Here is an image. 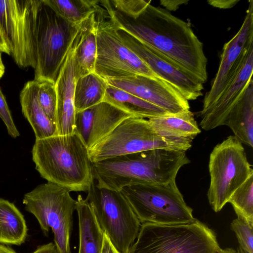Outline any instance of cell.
Wrapping results in <instances>:
<instances>
[{
    "instance_id": "cell-1",
    "label": "cell",
    "mask_w": 253,
    "mask_h": 253,
    "mask_svg": "<svg viewBox=\"0 0 253 253\" xmlns=\"http://www.w3.org/2000/svg\"><path fill=\"white\" fill-rule=\"evenodd\" d=\"M100 2L117 28L172 61L202 84L207 82L208 59L203 44L190 24L151 3L136 13L126 15L115 9L109 0Z\"/></svg>"
},
{
    "instance_id": "cell-2",
    "label": "cell",
    "mask_w": 253,
    "mask_h": 253,
    "mask_svg": "<svg viewBox=\"0 0 253 253\" xmlns=\"http://www.w3.org/2000/svg\"><path fill=\"white\" fill-rule=\"evenodd\" d=\"M190 163L185 151L158 148L92 163V172L98 187L120 191L132 185L174 181L179 169Z\"/></svg>"
},
{
    "instance_id": "cell-3",
    "label": "cell",
    "mask_w": 253,
    "mask_h": 253,
    "mask_svg": "<svg viewBox=\"0 0 253 253\" xmlns=\"http://www.w3.org/2000/svg\"><path fill=\"white\" fill-rule=\"evenodd\" d=\"M32 153L36 169L49 182L78 192L88 191L94 180L88 149L76 130L36 139Z\"/></svg>"
},
{
    "instance_id": "cell-4",
    "label": "cell",
    "mask_w": 253,
    "mask_h": 253,
    "mask_svg": "<svg viewBox=\"0 0 253 253\" xmlns=\"http://www.w3.org/2000/svg\"><path fill=\"white\" fill-rule=\"evenodd\" d=\"M215 232L196 219L187 223H143L128 253H219Z\"/></svg>"
},
{
    "instance_id": "cell-5",
    "label": "cell",
    "mask_w": 253,
    "mask_h": 253,
    "mask_svg": "<svg viewBox=\"0 0 253 253\" xmlns=\"http://www.w3.org/2000/svg\"><path fill=\"white\" fill-rule=\"evenodd\" d=\"M68 189L48 182L42 184L24 196L27 211L37 219L43 234L50 229L59 253H71L70 240L76 201Z\"/></svg>"
},
{
    "instance_id": "cell-6",
    "label": "cell",
    "mask_w": 253,
    "mask_h": 253,
    "mask_svg": "<svg viewBox=\"0 0 253 253\" xmlns=\"http://www.w3.org/2000/svg\"><path fill=\"white\" fill-rule=\"evenodd\" d=\"M193 139L159 134L146 119L130 117L88 150L92 163L111 157L164 148L186 151Z\"/></svg>"
},
{
    "instance_id": "cell-7",
    "label": "cell",
    "mask_w": 253,
    "mask_h": 253,
    "mask_svg": "<svg viewBox=\"0 0 253 253\" xmlns=\"http://www.w3.org/2000/svg\"><path fill=\"white\" fill-rule=\"evenodd\" d=\"M120 192L142 223L179 224L196 219L175 180L162 184L127 186Z\"/></svg>"
},
{
    "instance_id": "cell-8",
    "label": "cell",
    "mask_w": 253,
    "mask_h": 253,
    "mask_svg": "<svg viewBox=\"0 0 253 253\" xmlns=\"http://www.w3.org/2000/svg\"><path fill=\"white\" fill-rule=\"evenodd\" d=\"M81 24L66 21L42 0L38 21L34 80L55 84Z\"/></svg>"
},
{
    "instance_id": "cell-9",
    "label": "cell",
    "mask_w": 253,
    "mask_h": 253,
    "mask_svg": "<svg viewBox=\"0 0 253 253\" xmlns=\"http://www.w3.org/2000/svg\"><path fill=\"white\" fill-rule=\"evenodd\" d=\"M209 170L210 183L207 197L216 212L222 209L234 191L253 175L243 144L233 135L213 148L210 155Z\"/></svg>"
},
{
    "instance_id": "cell-10",
    "label": "cell",
    "mask_w": 253,
    "mask_h": 253,
    "mask_svg": "<svg viewBox=\"0 0 253 253\" xmlns=\"http://www.w3.org/2000/svg\"><path fill=\"white\" fill-rule=\"evenodd\" d=\"M85 200L104 233L120 253H128L141 222L120 191L98 187L95 180Z\"/></svg>"
},
{
    "instance_id": "cell-11",
    "label": "cell",
    "mask_w": 253,
    "mask_h": 253,
    "mask_svg": "<svg viewBox=\"0 0 253 253\" xmlns=\"http://www.w3.org/2000/svg\"><path fill=\"white\" fill-rule=\"evenodd\" d=\"M42 0H0V21L10 46V55L21 68L36 62V38Z\"/></svg>"
},
{
    "instance_id": "cell-12",
    "label": "cell",
    "mask_w": 253,
    "mask_h": 253,
    "mask_svg": "<svg viewBox=\"0 0 253 253\" xmlns=\"http://www.w3.org/2000/svg\"><path fill=\"white\" fill-rule=\"evenodd\" d=\"M102 8L96 13L97 55L94 72L105 80L135 75L157 76L123 42Z\"/></svg>"
},
{
    "instance_id": "cell-13",
    "label": "cell",
    "mask_w": 253,
    "mask_h": 253,
    "mask_svg": "<svg viewBox=\"0 0 253 253\" xmlns=\"http://www.w3.org/2000/svg\"><path fill=\"white\" fill-rule=\"evenodd\" d=\"M253 41H251L230 70L218 97L207 110L198 113L203 129L210 130L224 125L231 109L253 79Z\"/></svg>"
},
{
    "instance_id": "cell-14",
    "label": "cell",
    "mask_w": 253,
    "mask_h": 253,
    "mask_svg": "<svg viewBox=\"0 0 253 253\" xmlns=\"http://www.w3.org/2000/svg\"><path fill=\"white\" fill-rule=\"evenodd\" d=\"M124 43L158 77L176 89L188 101L203 95V84L172 61L146 46L126 31L117 28Z\"/></svg>"
},
{
    "instance_id": "cell-15",
    "label": "cell",
    "mask_w": 253,
    "mask_h": 253,
    "mask_svg": "<svg viewBox=\"0 0 253 253\" xmlns=\"http://www.w3.org/2000/svg\"><path fill=\"white\" fill-rule=\"evenodd\" d=\"M106 80L109 84L130 93L168 113L190 110L188 101L171 84L157 76L135 75Z\"/></svg>"
},
{
    "instance_id": "cell-16",
    "label": "cell",
    "mask_w": 253,
    "mask_h": 253,
    "mask_svg": "<svg viewBox=\"0 0 253 253\" xmlns=\"http://www.w3.org/2000/svg\"><path fill=\"white\" fill-rule=\"evenodd\" d=\"M133 116L103 101L76 113L75 130L89 150L110 133L124 120Z\"/></svg>"
},
{
    "instance_id": "cell-17",
    "label": "cell",
    "mask_w": 253,
    "mask_h": 253,
    "mask_svg": "<svg viewBox=\"0 0 253 253\" xmlns=\"http://www.w3.org/2000/svg\"><path fill=\"white\" fill-rule=\"evenodd\" d=\"M253 40V1L249 5L244 21L235 36L223 46L218 69L212 82L211 87L206 94L202 109L207 110L222 91L232 67L247 44Z\"/></svg>"
},
{
    "instance_id": "cell-18",
    "label": "cell",
    "mask_w": 253,
    "mask_h": 253,
    "mask_svg": "<svg viewBox=\"0 0 253 253\" xmlns=\"http://www.w3.org/2000/svg\"><path fill=\"white\" fill-rule=\"evenodd\" d=\"M74 41L55 83L57 93L56 135L71 134L75 130L76 111L74 89Z\"/></svg>"
},
{
    "instance_id": "cell-19",
    "label": "cell",
    "mask_w": 253,
    "mask_h": 253,
    "mask_svg": "<svg viewBox=\"0 0 253 253\" xmlns=\"http://www.w3.org/2000/svg\"><path fill=\"white\" fill-rule=\"evenodd\" d=\"M96 13L82 23L74 40L76 80L94 72L97 55Z\"/></svg>"
},
{
    "instance_id": "cell-20",
    "label": "cell",
    "mask_w": 253,
    "mask_h": 253,
    "mask_svg": "<svg viewBox=\"0 0 253 253\" xmlns=\"http://www.w3.org/2000/svg\"><path fill=\"white\" fill-rule=\"evenodd\" d=\"M242 144L253 147V80L231 109L224 123Z\"/></svg>"
},
{
    "instance_id": "cell-21",
    "label": "cell",
    "mask_w": 253,
    "mask_h": 253,
    "mask_svg": "<svg viewBox=\"0 0 253 253\" xmlns=\"http://www.w3.org/2000/svg\"><path fill=\"white\" fill-rule=\"evenodd\" d=\"M38 87L36 80L27 82L20 93V101L22 113L33 129L36 139H42L56 135V127L39 103Z\"/></svg>"
},
{
    "instance_id": "cell-22",
    "label": "cell",
    "mask_w": 253,
    "mask_h": 253,
    "mask_svg": "<svg viewBox=\"0 0 253 253\" xmlns=\"http://www.w3.org/2000/svg\"><path fill=\"white\" fill-rule=\"evenodd\" d=\"M79 227V253H101L104 233L87 201L79 195L76 200Z\"/></svg>"
},
{
    "instance_id": "cell-23",
    "label": "cell",
    "mask_w": 253,
    "mask_h": 253,
    "mask_svg": "<svg viewBox=\"0 0 253 253\" xmlns=\"http://www.w3.org/2000/svg\"><path fill=\"white\" fill-rule=\"evenodd\" d=\"M147 120L152 127L162 136L193 140L201 132L194 114L190 110L166 114Z\"/></svg>"
},
{
    "instance_id": "cell-24",
    "label": "cell",
    "mask_w": 253,
    "mask_h": 253,
    "mask_svg": "<svg viewBox=\"0 0 253 253\" xmlns=\"http://www.w3.org/2000/svg\"><path fill=\"white\" fill-rule=\"evenodd\" d=\"M28 228L24 216L17 207L0 198V243L20 246L25 242Z\"/></svg>"
},
{
    "instance_id": "cell-25",
    "label": "cell",
    "mask_w": 253,
    "mask_h": 253,
    "mask_svg": "<svg viewBox=\"0 0 253 253\" xmlns=\"http://www.w3.org/2000/svg\"><path fill=\"white\" fill-rule=\"evenodd\" d=\"M103 101L114 105L134 117L146 119L168 114L164 110L109 84Z\"/></svg>"
},
{
    "instance_id": "cell-26",
    "label": "cell",
    "mask_w": 253,
    "mask_h": 253,
    "mask_svg": "<svg viewBox=\"0 0 253 253\" xmlns=\"http://www.w3.org/2000/svg\"><path fill=\"white\" fill-rule=\"evenodd\" d=\"M108 85L106 80L94 72L76 80L74 89L76 113L103 101Z\"/></svg>"
},
{
    "instance_id": "cell-27",
    "label": "cell",
    "mask_w": 253,
    "mask_h": 253,
    "mask_svg": "<svg viewBox=\"0 0 253 253\" xmlns=\"http://www.w3.org/2000/svg\"><path fill=\"white\" fill-rule=\"evenodd\" d=\"M58 14L70 23L80 24L102 8L96 0H43Z\"/></svg>"
},
{
    "instance_id": "cell-28",
    "label": "cell",
    "mask_w": 253,
    "mask_h": 253,
    "mask_svg": "<svg viewBox=\"0 0 253 253\" xmlns=\"http://www.w3.org/2000/svg\"><path fill=\"white\" fill-rule=\"evenodd\" d=\"M237 216L244 218L253 227V175L242 184L230 197Z\"/></svg>"
},
{
    "instance_id": "cell-29",
    "label": "cell",
    "mask_w": 253,
    "mask_h": 253,
    "mask_svg": "<svg viewBox=\"0 0 253 253\" xmlns=\"http://www.w3.org/2000/svg\"><path fill=\"white\" fill-rule=\"evenodd\" d=\"M37 81L39 103L48 118L56 125L57 98L55 84L48 80Z\"/></svg>"
},
{
    "instance_id": "cell-30",
    "label": "cell",
    "mask_w": 253,
    "mask_h": 253,
    "mask_svg": "<svg viewBox=\"0 0 253 253\" xmlns=\"http://www.w3.org/2000/svg\"><path fill=\"white\" fill-rule=\"evenodd\" d=\"M231 229L236 235L239 247L248 253H253V227L244 218L237 216L232 221Z\"/></svg>"
},
{
    "instance_id": "cell-31",
    "label": "cell",
    "mask_w": 253,
    "mask_h": 253,
    "mask_svg": "<svg viewBox=\"0 0 253 253\" xmlns=\"http://www.w3.org/2000/svg\"><path fill=\"white\" fill-rule=\"evenodd\" d=\"M0 118L5 124L8 133L13 138L20 135L9 110L5 98L0 88Z\"/></svg>"
},
{
    "instance_id": "cell-32",
    "label": "cell",
    "mask_w": 253,
    "mask_h": 253,
    "mask_svg": "<svg viewBox=\"0 0 253 253\" xmlns=\"http://www.w3.org/2000/svg\"><path fill=\"white\" fill-rule=\"evenodd\" d=\"M239 1V0H209L207 1L210 5L220 9L232 8Z\"/></svg>"
},
{
    "instance_id": "cell-33",
    "label": "cell",
    "mask_w": 253,
    "mask_h": 253,
    "mask_svg": "<svg viewBox=\"0 0 253 253\" xmlns=\"http://www.w3.org/2000/svg\"><path fill=\"white\" fill-rule=\"evenodd\" d=\"M188 0H161L160 4L168 11H175L182 4H186Z\"/></svg>"
},
{
    "instance_id": "cell-34",
    "label": "cell",
    "mask_w": 253,
    "mask_h": 253,
    "mask_svg": "<svg viewBox=\"0 0 253 253\" xmlns=\"http://www.w3.org/2000/svg\"><path fill=\"white\" fill-rule=\"evenodd\" d=\"M0 52L10 55V46L0 21Z\"/></svg>"
},
{
    "instance_id": "cell-35",
    "label": "cell",
    "mask_w": 253,
    "mask_h": 253,
    "mask_svg": "<svg viewBox=\"0 0 253 253\" xmlns=\"http://www.w3.org/2000/svg\"><path fill=\"white\" fill-rule=\"evenodd\" d=\"M32 253H59L54 243L52 242L39 246Z\"/></svg>"
},
{
    "instance_id": "cell-36",
    "label": "cell",
    "mask_w": 253,
    "mask_h": 253,
    "mask_svg": "<svg viewBox=\"0 0 253 253\" xmlns=\"http://www.w3.org/2000/svg\"><path fill=\"white\" fill-rule=\"evenodd\" d=\"M101 253H120L113 246L105 234Z\"/></svg>"
},
{
    "instance_id": "cell-37",
    "label": "cell",
    "mask_w": 253,
    "mask_h": 253,
    "mask_svg": "<svg viewBox=\"0 0 253 253\" xmlns=\"http://www.w3.org/2000/svg\"><path fill=\"white\" fill-rule=\"evenodd\" d=\"M0 253H17L11 248L3 245H0Z\"/></svg>"
},
{
    "instance_id": "cell-38",
    "label": "cell",
    "mask_w": 253,
    "mask_h": 253,
    "mask_svg": "<svg viewBox=\"0 0 253 253\" xmlns=\"http://www.w3.org/2000/svg\"><path fill=\"white\" fill-rule=\"evenodd\" d=\"M2 53L0 52V79L3 76L5 72V67L2 60Z\"/></svg>"
},
{
    "instance_id": "cell-39",
    "label": "cell",
    "mask_w": 253,
    "mask_h": 253,
    "mask_svg": "<svg viewBox=\"0 0 253 253\" xmlns=\"http://www.w3.org/2000/svg\"><path fill=\"white\" fill-rule=\"evenodd\" d=\"M219 253H237V251L233 248L221 249L219 251Z\"/></svg>"
},
{
    "instance_id": "cell-40",
    "label": "cell",
    "mask_w": 253,
    "mask_h": 253,
    "mask_svg": "<svg viewBox=\"0 0 253 253\" xmlns=\"http://www.w3.org/2000/svg\"><path fill=\"white\" fill-rule=\"evenodd\" d=\"M236 251L237 253H248L247 252L243 250L242 248H241L239 246Z\"/></svg>"
}]
</instances>
